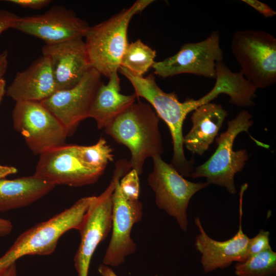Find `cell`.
<instances>
[{"instance_id": "cell-22", "label": "cell", "mask_w": 276, "mask_h": 276, "mask_svg": "<svg viewBox=\"0 0 276 276\" xmlns=\"http://www.w3.org/2000/svg\"><path fill=\"white\" fill-rule=\"evenodd\" d=\"M76 154L86 167L103 174L109 162L114 159L112 149L103 137L91 146L74 145Z\"/></svg>"}, {"instance_id": "cell-1", "label": "cell", "mask_w": 276, "mask_h": 276, "mask_svg": "<svg viewBox=\"0 0 276 276\" xmlns=\"http://www.w3.org/2000/svg\"><path fill=\"white\" fill-rule=\"evenodd\" d=\"M119 71L131 83L136 97L145 99L155 110L158 117L166 123L173 147V155L170 164L182 176H190L193 162L188 160L185 154L182 126L188 114L209 103V98L204 95L197 100L187 99L184 102H180L175 93L163 91L157 85L152 74L145 77H139L122 66Z\"/></svg>"}, {"instance_id": "cell-17", "label": "cell", "mask_w": 276, "mask_h": 276, "mask_svg": "<svg viewBox=\"0 0 276 276\" xmlns=\"http://www.w3.org/2000/svg\"><path fill=\"white\" fill-rule=\"evenodd\" d=\"M56 91L49 59L44 56L26 70L18 72L6 90L16 102H41Z\"/></svg>"}, {"instance_id": "cell-12", "label": "cell", "mask_w": 276, "mask_h": 276, "mask_svg": "<svg viewBox=\"0 0 276 276\" xmlns=\"http://www.w3.org/2000/svg\"><path fill=\"white\" fill-rule=\"evenodd\" d=\"M34 175L54 186L79 187L96 183L102 173L86 167L76 154L74 145H63L40 154Z\"/></svg>"}, {"instance_id": "cell-33", "label": "cell", "mask_w": 276, "mask_h": 276, "mask_svg": "<svg viewBox=\"0 0 276 276\" xmlns=\"http://www.w3.org/2000/svg\"><path fill=\"white\" fill-rule=\"evenodd\" d=\"M0 276H17L16 263L11 265L6 270L1 274Z\"/></svg>"}, {"instance_id": "cell-9", "label": "cell", "mask_w": 276, "mask_h": 276, "mask_svg": "<svg viewBox=\"0 0 276 276\" xmlns=\"http://www.w3.org/2000/svg\"><path fill=\"white\" fill-rule=\"evenodd\" d=\"M13 126L34 154L65 144L68 133L63 124L39 102H16Z\"/></svg>"}, {"instance_id": "cell-7", "label": "cell", "mask_w": 276, "mask_h": 276, "mask_svg": "<svg viewBox=\"0 0 276 276\" xmlns=\"http://www.w3.org/2000/svg\"><path fill=\"white\" fill-rule=\"evenodd\" d=\"M124 174L123 169L116 166L108 186L100 195L93 196L78 229L80 242L74 257L78 276H88L96 249L111 231L113 193L117 180Z\"/></svg>"}, {"instance_id": "cell-30", "label": "cell", "mask_w": 276, "mask_h": 276, "mask_svg": "<svg viewBox=\"0 0 276 276\" xmlns=\"http://www.w3.org/2000/svg\"><path fill=\"white\" fill-rule=\"evenodd\" d=\"M8 65V52L4 51L0 54V78H3Z\"/></svg>"}, {"instance_id": "cell-24", "label": "cell", "mask_w": 276, "mask_h": 276, "mask_svg": "<svg viewBox=\"0 0 276 276\" xmlns=\"http://www.w3.org/2000/svg\"><path fill=\"white\" fill-rule=\"evenodd\" d=\"M119 187L123 196L129 200H139L140 194L139 174L131 169L120 180Z\"/></svg>"}, {"instance_id": "cell-8", "label": "cell", "mask_w": 276, "mask_h": 276, "mask_svg": "<svg viewBox=\"0 0 276 276\" xmlns=\"http://www.w3.org/2000/svg\"><path fill=\"white\" fill-rule=\"evenodd\" d=\"M152 160L153 169L149 174L148 182L155 194L156 204L173 217L182 231L187 232L189 202L195 194L209 184L185 179L161 156L154 157Z\"/></svg>"}, {"instance_id": "cell-26", "label": "cell", "mask_w": 276, "mask_h": 276, "mask_svg": "<svg viewBox=\"0 0 276 276\" xmlns=\"http://www.w3.org/2000/svg\"><path fill=\"white\" fill-rule=\"evenodd\" d=\"M242 2L254 8L265 17H272L276 15V12L270 6L259 1L242 0Z\"/></svg>"}, {"instance_id": "cell-20", "label": "cell", "mask_w": 276, "mask_h": 276, "mask_svg": "<svg viewBox=\"0 0 276 276\" xmlns=\"http://www.w3.org/2000/svg\"><path fill=\"white\" fill-rule=\"evenodd\" d=\"M55 187L34 175L12 180L0 179V212L28 206L48 194Z\"/></svg>"}, {"instance_id": "cell-18", "label": "cell", "mask_w": 276, "mask_h": 276, "mask_svg": "<svg viewBox=\"0 0 276 276\" xmlns=\"http://www.w3.org/2000/svg\"><path fill=\"white\" fill-rule=\"evenodd\" d=\"M228 113L221 104L208 103L193 111L192 127L183 136V146L193 154L202 155L214 142Z\"/></svg>"}, {"instance_id": "cell-2", "label": "cell", "mask_w": 276, "mask_h": 276, "mask_svg": "<svg viewBox=\"0 0 276 276\" xmlns=\"http://www.w3.org/2000/svg\"><path fill=\"white\" fill-rule=\"evenodd\" d=\"M159 122V118L149 104L134 102L104 129L116 142L128 148L131 168L139 175L148 158L163 153Z\"/></svg>"}, {"instance_id": "cell-32", "label": "cell", "mask_w": 276, "mask_h": 276, "mask_svg": "<svg viewBox=\"0 0 276 276\" xmlns=\"http://www.w3.org/2000/svg\"><path fill=\"white\" fill-rule=\"evenodd\" d=\"M98 272L101 276H118L111 268L104 264H101L99 266Z\"/></svg>"}, {"instance_id": "cell-31", "label": "cell", "mask_w": 276, "mask_h": 276, "mask_svg": "<svg viewBox=\"0 0 276 276\" xmlns=\"http://www.w3.org/2000/svg\"><path fill=\"white\" fill-rule=\"evenodd\" d=\"M17 170L12 166H7L0 165V179H3L6 176L15 174Z\"/></svg>"}, {"instance_id": "cell-5", "label": "cell", "mask_w": 276, "mask_h": 276, "mask_svg": "<svg viewBox=\"0 0 276 276\" xmlns=\"http://www.w3.org/2000/svg\"><path fill=\"white\" fill-rule=\"evenodd\" d=\"M252 118L248 111L242 110L228 121L226 130L215 138L218 146L215 152L207 161L193 170L190 177H205L209 185L224 187L230 194H236L235 175L242 171L249 155L245 149L234 151V143L241 132L248 133L254 123Z\"/></svg>"}, {"instance_id": "cell-25", "label": "cell", "mask_w": 276, "mask_h": 276, "mask_svg": "<svg viewBox=\"0 0 276 276\" xmlns=\"http://www.w3.org/2000/svg\"><path fill=\"white\" fill-rule=\"evenodd\" d=\"M272 249L270 244V233L263 229L252 238H249L248 244V257Z\"/></svg>"}, {"instance_id": "cell-3", "label": "cell", "mask_w": 276, "mask_h": 276, "mask_svg": "<svg viewBox=\"0 0 276 276\" xmlns=\"http://www.w3.org/2000/svg\"><path fill=\"white\" fill-rule=\"evenodd\" d=\"M153 1L138 0L130 7L109 18L89 27L85 36L86 53L91 68L109 77L118 72L123 55L129 44L128 28L133 16Z\"/></svg>"}, {"instance_id": "cell-4", "label": "cell", "mask_w": 276, "mask_h": 276, "mask_svg": "<svg viewBox=\"0 0 276 276\" xmlns=\"http://www.w3.org/2000/svg\"><path fill=\"white\" fill-rule=\"evenodd\" d=\"M92 197L79 199L69 208L21 233L0 257V274L25 256L52 254L64 234L79 229Z\"/></svg>"}, {"instance_id": "cell-13", "label": "cell", "mask_w": 276, "mask_h": 276, "mask_svg": "<svg viewBox=\"0 0 276 276\" xmlns=\"http://www.w3.org/2000/svg\"><path fill=\"white\" fill-rule=\"evenodd\" d=\"M90 26L71 10L54 6L45 13L19 17L12 29L51 44L84 38Z\"/></svg>"}, {"instance_id": "cell-27", "label": "cell", "mask_w": 276, "mask_h": 276, "mask_svg": "<svg viewBox=\"0 0 276 276\" xmlns=\"http://www.w3.org/2000/svg\"><path fill=\"white\" fill-rule=\"evenodd\" d=\"M18 17L10 11L0 10V35L6 30L12 28Z\"/></svg>"}, {"instance_id": "cell-15", "label": "cell", "mask_w": 276, "mask_h": 276, "mask_svg": "<svg viewBox=\"0 0 276 276\" xmlns=\"http://www.w3.org/2000/svg\"><path fill=\"white\" fill-rule=\"evenodd\" d=\"M247 187L246 183L240 188L239 229L230 239L219 241L211 238L203 229L199 217L194 219L199 232L195 237V246L201 255L200 263L205 273L228 267L234 262H243L248 257L249 238L244 233L242 224L243 196Z\"/></svg>"}, {"instance_id": "cell-29", "label": "cell", "mask_w": 276, "mask_h": 276, "mask_svg": "<svg viewBox=\"0 0 276 276\" xmlns=\"http://www.w3.org/2000/svg\"><path fill=\"white\" fill-rule=\"evenodd\" d=\"M13 229L11 222L0 217V237H5L9 235Z\"/></svg>"}, {"instance_id": "cell-11", "label": "cell", "mask_w": 276, "mask_h": 276, "mask_svg": "<svg viewBox=\"0 0 276 276\" xmlns=\"http://www.w3.org/2000/svg\"><path fill=\"white\" fill-rule=\"evenodd\" d=\"M101 75L91 68L74 87L55 91L40 102L63 124L69 135L83 120L89 118L91 106Z\"/></svg>"}, {"instance_id": "cell-6", "label": "cell", "mask_w": 276, "mask_h": 276, "mask_svg": "<svg viewBox=\"0 0 276 276\" xmlns=\"http://www.w3.org/2000/svg\"><path fill=\"white\" fill-rule=\"evenodd\" d=\"M231 48L240 73L257 89L276 82V38L273 35L262 30L238 31Z\"/></svg>"}, {"instance_id": "cell-34", "label": "cell", "mask_w": 276, "mask_h": 276, "mask_svg": "<svg viewBox=\"0 0 276 276\" xmlns=\"http://www.w3.org/2000/svg\"><path fill=\"white\" fill-rule=\"evenodd\" d=\"M6 82L3 78H0V102L6 94Z\"/></svg>"}, {"instance_id": "cell-23", "label": "cell", "mask_w": 276, "mask_h": 276, "mask_svg": "<svg viewBox=\"0 0 276 276\" xmlns=\"http://www.w3.org/2000/svg\"><path fill=\"white\" fill-rule=\"evenodd\" d=\"M237 276H275L276 252L272 249L249 256L235 267Z\"/></svg>"}, {"instance_id": "cell-21", "label": "cell", "mask_w": 276, "mask_h": 276, "mask_svg": "<svg viewBox=\"0 0 276 276\" xmlns=\"http://www.w3.org/2000/svg\"><path fill=\"white\" fill-rule=\"evenodd\" d=\"M156 51L140 39L129 43L121 61L120 66L139 77L143 75L152 67Z\"/></svg>"}, {"instance_id": "cell-10", "label": "cell", "mask_w": 276, "mask_h": 276, "mask_svg": "<svg viewBox=\"0 0 276 276\" xmlns=\"http://www.w3.org/2000/svg\"><path fill=\"white\" fill-rule=\"evenodd\" d=\"M220 33L213 31L205 39L183 44L174 55L154 63V74L163 78L191 74L216 78V65L223 61Z\"/></svg>"}, {"instance_id": "cell-28", "label": "cell", "mask_w": 276, "mask_h": 276, "mask_svg": "<svg viewBox=\"0 0 276 276\" xmlns=\"http://www.w3.org/2000/svg\"><path fill=\"white\" fill-rule=\"evenodd\" d=\"M8 1L22 8L35 10L45 8L51 3L50 0H9Z\"/></svg>"}, {"instance_id": "cell-16", "label": "cell", "mask_w": 276, "mask_h": 276, "mask_svg": "<svg viewBox=\"0 0 276 276\" xmlns=\"http://www.w3.org/2000/svg\"><path fill=\"white\" fill-rule=\"evenodd\" d=\"M42 53L50 62L56 91L74 87L91 68L82 38L45 44Z\"/></svg>"}, {"instance_id": "cell-14", "label": "cell", "mask_w": 276, "mask_h": 276, "mask_svg": "<svg viewBox=\"0 0 276 276\" xmlns=\"http://www.w3.org/2000/svg\"><path fill=\"white\" fill-rule=\"evenodd\" d=\"M117 180L112 195V227L110 241L103 258V264L113 267L124 262L134 253L136 245L131 237L133 225L143 217V204L139 200H129L123 195Z\"/></svg>"}, {"instance_id": "cell-19", "label": "cell", "mask_w": 276, "mask_h": 276, "mask_svg": "<svg viewBox=\"0 0 276 276\" xmlns=\"http://www.w3.org/2000/svg\"><path fill=\"white\" fill-rule=\"evenodd\" d=\"M107 84L103 82L97 90L90 110L99 129H104L135 101V94L126 95L120 93V79L118 72L111 74Z\"/></svg>"}]
</instances>
